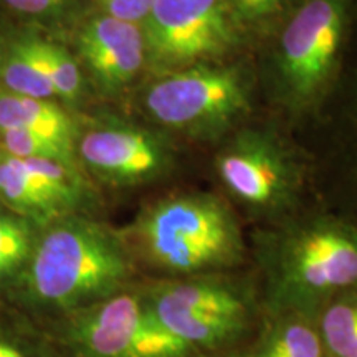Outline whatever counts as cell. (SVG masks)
Masks as SVG:
<instances>
[{"mask_svg":"<svg viewBox=\"0 0 357 357\" xmlns=\"http://www.w3.org/2000/svg\"><path fill=\"white\" fill-rule=\"evenodd\" d=\"M129 276L118 236L86 218L61 217L35 242L26 280L35 305L70 316L121 293Z\"/></svg>","mask_w":357,"mask_h":357,"instance_id":"1","label":"cell"},{"mask_svg":"<svg viewBox=\"0 0 357 357\" xmlns=\"http://www.w3.org/2000/svg\"><path fill=\"white\" fill-rule=\"evenodd\" d=\"M144 257L160 270L199 275L242 261V231L220 200L211 195H178L160 200L136 229Z\"/></svg>","mask_w":357,"mask_h":357,"instance_id":"2","label":"cell"},{"mask_svg":"<svg viewBox=\"0 0 357 357\" xmlns=\"http://www.w3.org/2000/svg\"><path fill=\"white\" fill-rule=\"evenodd\" d=\"M275 305L307 316L357 289V225L323 218L288 231L270 255Z\"/></svg>","mask_w":357,"mask_h":357,"instance_id":"3","label":"cell"},{"mask_svg":"<svg viewBox=\"0 0 357 357\" xmlns=\"http://www.w3.org/2000/svg\"><path fill=\"white\" fill-rule=\"evenodd\" d=\"M357 19V0H298L280 38L283 82L296 100L331 86Z\"/></svg>","mask_w":357,"mask_h":357,"instance_id":"4","label":"cell"},{"mask_svg":"<svg viewBox=\"0 0 357 357\" xmlns=\"http://www.w3.org/2000/svg\"><path fill=\"white\" fill-rule=\"evenodd\" d=\"M66 342L77 357H194L197 354L159 323L146 296L124 291L70 314Z\"/></svg>","mask_w":357,"mask_h":357,"instance_id":"5","label":"cell"},{"mask_svg":"<svg viewBox=\"0 0 357 357\" xmlns=\"http://www.w3.org/2000/svg\"><path fill=\"white\" fill-rule=\"evenodd\" d=\"M146 300L159 323L195 352L231 344L248 329L247 298L222 281H172L146 294Z\"/></svg>","mask_w":357,"mask_h":357,"instance_id":"6","label":"cell"},{"mask_svg":"<svg viewBox=\"0 0 357 357\" xmlns=\"http://www.w3.org/2000/svg\"><path fill=\"white\" fill-rule=\"evenodd\" d=\"M146 108L164 126L192 134L217 132L247 108L248 93L234 68L192 65L155 82Z\"/></svg>","mask_w":357,"mask_h":357,"instance_id":"7","label":"cell"},{"mask_svg":"<svg viewBox=\"0 0 357 357\" xmlns=\"http://www.w3.org/2000/svg\"><path fill=\"white\" fill-rule=\"evenodd\" d=\"M236 26L225 0H154L142 33L159 65L187 68L229 50Z\"/></svg>","mask_w":357,"mask_h":357,"instance_id":"8","label":"cell"},{"mask_svg":"<svg viewBox=\"0 0 357 357\" xmlns=\"http://www.w3.org/2000/svg\"><path fill=\"white\" fill-rule=\"evenodd\" d=\"M68 164L48 159L0 160V195L22 215L58 220L78 199Z\"/></svg>","mask_w":357,"mask_h":357,"instance_id":"9","label":"cell"},{"mask_svg":"<svg viewBox=\"0 0 357 357\" xmlns=\"http://www.w3.org/2000/svg\"><path fill=\"white\" fill-rule=\"evenodd\" d=\"M218 174L231 194L252 207H273L287 197L293 176L275 142L247 136L218 158Z\"/></svg>","mask_w":357,"mask_h":357,"instance_id":"10","label":"cell"},{"mask_svg":"<svg viewBox=\"0 0 357 357\" xmlns=\"http://www.w3.org/2000/svg\"><path fill=\"white\" fill-rule=\"evenodd\" d=\"M88 166L116 181H142L162 172L169 154L151 134L129 128H105L88 132L79 144Z\"/></svg>","mask_w":357,"mask_h":357,"instance_id":"11","label":"cell"},{"mask_svg":"<svg viewBox=\"0 0 357 357\" xmlns=\"http://www.w3.org/2000/svg\"><path fill=\"white\" fill-rule=\"evenodd\" d=\"M79 50L102 86H123L136 77L144 63L142 26L101 13L83 26Z\"/></svg>","mask_w":357,"mask_h":357,"instance_id":"12","label":"cell"},{"mask_svg":"<svg viewBox=\"0 0 357 357\" xmlns=\"http://www.w3.org/2000/svg\"><path fill=\"white\" fill-rule=\"evenodd\" d=\"M0 128L26 129L73 147V126L65 111L47 100L2 95L0 96Z\"/></svg>","mask_w":357,"mask_h":357,"instance_id":"13","label":"cell"},{"mask_svg":"<svg viewBox=\"0 0 357 357\" xmlns=\"http://www.w3.org/2000/svg\"><path fill=\"white\" fill-rule=\"evenodd\" d=\"M284 316L263 334L252 357H328L318 328L306 316Z\"/></svg>","mask_w":357,"mask_h":357,"instance_id":"14","label":"cell"},{"mask_svg":"<svg viewBox=\"0 0 357 357\" xmlns=\"http://www.w3.org/2000/svg\"><path fill=\"white\" fill-rule=\"evenodd\" d=\"M316 328L326 356L357 357V289L326 303Z\"/></svg>","mask_w":357,"mask_h":357,"instance_id":"15","label":"cell"},{"mask_svg":"<svg viewBox=\"0 0 357 357\" xmlns=\"http://www.w3.org/2000/svg\"><path fill=\"white\" fill-rule=\"evenodd\" d=\"M3 79L13 95L37 100L56 96L47 70L38 56L35 40H26L13 48L3 68Z\"/></svg>","mask_w":357,"mask_h":357,"instance_id":"16","label":"cell"},{"mask_svg":"<svg viewBox=\"0 0 357 357\" xmlns=\"http://www.w3.org/2000/svg\"><path fill=\"white\" fill-rule=\"evenodd\" d=\"M35 242L32 225L25 217L0 215V283L26 265Z\"/></svg>","mask_w":357,"mask_h":357,"instance_id":"17","label":"cell"},{"mask_svg":"<svg viewBox=\"0 0 357 357\" xmlns=\"http://www.w3.org/2000/svg\"><path fill=\"white\" fill-rule=\"evenodd\" d=\"M3 144L12 158L48 159L68 164L73 159V147L26 129H6Z\"/></svg>","mask_w":357,"mask_h":357,"instance_id":"18","label":"cell"},{"mask_svg":"<svg viewBox=\"0 0 357 357\" xmlns=\"http://www.w3.org/2000/svg\"><path fill=\"white\" fill-rule=\"evenodd\" d=\"M35 45H37L38 56L47 70L53 89H55V95L65 98V100H73L82 86V77H79V70L73 58L55 43L35 40Z\"/></svg>","mask_w":357,"mask_h":357,"instance_id":"19","label":"cell"},{"mask_svg":"<svg viewBox=\"0 0 357 357\" xmlns=\"http://www.w3.org/2000/svg\"><path fill=\"white\" fill-rule=\"evenodd\" d=\"M0 357H53L47 341L24 324L0 323Z\"/></svg>","mask_w":357,"mask_h":357,"instance_id":"20","label":"cell"},{"mask_svg":"<svg viewBox=\"0 0 357 357\" xmlns=\"http://www.w3.org/2000/svg\"><path fill=\"white\" fill-rule=\"evenodd\" d=\"M236 24H266L291 7L293 0H225Z\"/></svg>","mask_w":357,"mask_h":357,"instance_id":"21","label":"cell"},{"mask_svg":"<svg viewBox=\"0 0 357 357\" xmlns=\"http://www.w3.org/2000/svg\"><path fill=\"white\" fill-rule=\"evenodd\" d=\"M96 3L105 15L142 25L153 8L154 0H96Z\"/></svg>","mask_w":357,"mask_h":357,"instance_id":"22","label":"cell"},{"mask_svg":"<svg viewBox=\"0 0 357 357\" xmlns=\"http://www.w3.org/2000/svg\"><path fill=\"white\" fill-rule=\"evenodd\" d=\"M3 2L15 12L42 15V13H50L65 7L70 0H3Z\"/></svg>","mask_w":357,"mask_h":357,"instance_id":"23","label":"cell"},{"mask_svg":"<svg viewBox=\"0 0 357 357\" xmlns=\"http://www.w3.org/2000/svg\"><path fill=\"white\" fill-rule=\"evenodd\" d=\"M351 126H352V139H354L356 149V162H357V77L354 82V91H352V102H351Z\"/></svg>","mask_w":357,"mask_h":357,"instance_id":"24","label":"cell"}]
</instances>
